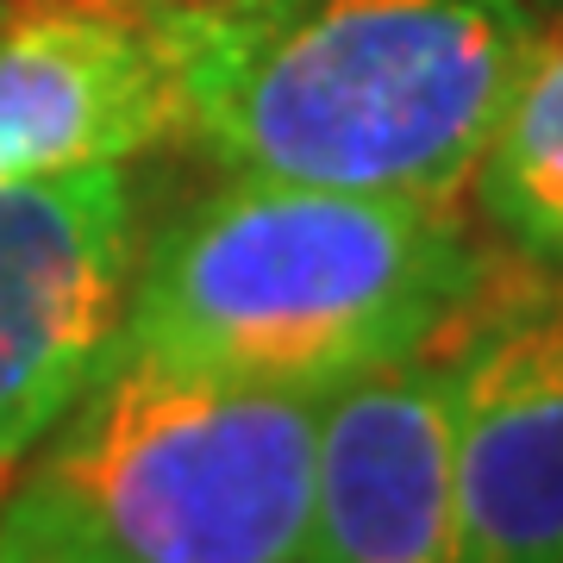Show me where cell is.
Listing matches in <instances>:
<instances>
[{
    "mask_svg": "<svg viewBox=\"0 0 563 563\" xmlns=\"http://www.w3.org/2000/svg\"><path fill=\"white\" fill-rule=\"evenodd\" d=\"M307 563H463L444 357L388 363L325 395Z\"/></svg>",
    "mask_w": 563,
    "mask_h": 563,
    "instance_id": "obj_7",
    "label": "cell"
},
{
    "mask_svg": "<svg viewBox=\"0 0 563 563\" xmlns=\"http://www.w3.org/2000/svg\"><path fill=\"white\" fill-rule=\"evenodd\" d=\"M539 7H563V0H539Z\"/></svg>",
    "mask_w": 563,
    "mask_h": 563,
    "instance_id": "obj_12",
    "label": "cell"
},
{
    "mask_svg": "<svg viewBox=\"0 0 563 563\" xmlns=\"http://www.w3.org/2000/svg\"><path fill=\"white\" fill-rule=\"evenodd\" d=\"M444 376L463 563H563V301L476 313Z\"/></svg>",
    "mask_w": 563,
    "mask_h": 563,
    "instance_id": "obj_6",
    "label": "cell"
},
{
    "mask_svg": "<svg viewBox=\"0 0 563 563\" xmlns=\"http://www.w3.org/2000/svg\"><path fill=\"white\" fill-rule=\"evenodd\" d=\"M132 269L139 201L125 163L0 188V483L88 388Z\"/></svg>",
    "mask_w": 563,
    "mask_h": 563,
    "instance_id": "obj_4",
    "label": "cell"
},
{
    "mask_svg": "<svg viewBox=\"0 0 563 563\" xmlns=\"http://www.w3.org/2000/svg\"><path fill=\"white\" fill-rule=\"evenodd\" d=\"M470 188L507 251L563 276V7L539 20Z\"/></svg>",
    "mask_w": 563,
    "mask_h": 563,
    "instance_id": "obj_8",
    "label": "cell"
},
{
    "mask_svg": "<svg viewBox=\"0 0 563 563\" xmlns=\"http://www.w3.org/2000/svg\"><path fill=\"white\" fill-rule=\"evenodd\" d=\"M539 20V0L207 7L181 144L225 176L457 201Z\"/></svg>",
    "mask_w": 563,
    "mask_h": 563,
    "instance_id": "obj_2",
    "label": "cell"
},
{
    "mask_svg": "<svg viewBox=\"0 0 563 563\" xmlns=\"http://www.w3.org/2000/svg\"><path fill=\"white\" fill-rule=\"evenodd\" d=\"M483 288L488 257L457 201L225 176L139 251L101 363L332 395L426 357Z\"/></svg>",
    "mask_w": 563,
    "mask_h": 563,
    "instance_id": "obj_1",
    "label": "cell"
},
{
    "mask_svg": "<svg viewBox=\"0 0 563 563\" xmlns=\"http://www.w3.org/2000/svg\"><path fill=\"white\" fill-rule=\"evenodd\" d=\"M0 563H69V558L38 539H25V532H13V526H0Z\"/></svg>",
    "mask_w": 563,
    "mask_h": 563,
    "instance_id": "obj_10",
    "label": "cell"
},
{
    "mask_svg": "<svg viewBox=\"0 0 563 563\" xmlns=\"http://www.w3.org/2000/svg\"><path fill=\"white\" fill-rule=\"evenodd\" d=\"M7 13H13V0H0V20H7Z\"/></svg>",
    "mask_w": 563,
    "mask_h": 563,
    "instance_id": "obj_11",
    "label": "cell"
},
{
    "mask_svg": "<svg viewBox=\"0 0 563 563\" xmlns=\"http://www.w3.org/2000/svg\"><path fill=\"white\" fill-rule=\"evenodd\" d=\"M195 13L51 0L0 20V188L181 144Z\"/></svg>",
    "mask_w": 563,
    "mask_h": 563,
    "instance_id": "obj_5",
    "label": "cell"
},
{
    "mask_svg": "<svg viewBox=\"0 0 563 563\" xmlns=\"http://www.w3.org/2000/svg\"><path fill=\"white\" fill-rule=\"evenodd\" d=\"M76 7H107V13H207V7H232V0H76Z\"/></svg>",
    "mask_w": 563,
    "mask_h": 563,
    "instance_id": "obj_9",
    "label": "cell"
},
{
    "mask_svg": "<svg viewBox=\"0 0 563 563\" xmlns=\"http://www.w3.org/2000/svg\"><path fill=\"white\" fill-rule=\"evenodd\" d=\"M325 395L101 363L0 488L69 563H307Z\"/></svg>",
    "mask_w": 563,
    "mask_h": 563,
    "instance_id": "obj_3",
    "label": "cell"
}]
</instances>
